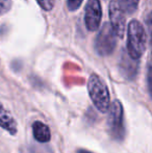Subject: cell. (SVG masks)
I'll list each match as a JSON object with an SVG mask.
<instances>
[{
	"label": "cell",
	"mask_w": 152,
	"mask_h": 153,
	"mask_svg": "<svg viewBox=\"0 0 152 153\" xmlns=\"http://www.w3.org/2000/svg\"><path fill=\"white\" fill-rule=\"evenodd\" d=\"M147 36L142 23L132 20L127 27V53L133 59H140L146 49Z\"/></svg>",
	"instance_id": "6da1fadb"
},
{
	"label": "cell",
	"mask_w": 152,
	"mask_h": 153,
	"mask_svg": "<svg viewBox=\"0 0 152 153\" xmlns=\"http://www.w3.org/2000/svg\"><path fill=\"white\" fill-rule=\"evenodd\" d=\"M87 91L92 102L102 114H105L110 106V96L108 85L97 74H92L87 80Z\"/></svg>",
	"instance_id": "7a4b0ae2"
},
{
	"label": "cell",
	"mask_w": 152,
	"mask_h": 153,
	"mask_svg": "<svg viewBox=\"0 0 152 153\" xmlns=\"http://www.w3.org/2000/svg\"><path fill=\"white\" fill-rule=\"evenodd\" d=\"M108 128L110 137L115 141L122 142L125 137V123H124L123 105L119 100L112 103L110 111L108 117Z\"/></svg>",
	"instance_id": "3957f363"
},
{
	"label": "cell",
	"mask_w": 152,
	"mask_h": 153,
	"mask_svg": "<svg viewBox=\"0 0 152 153\" xmlns=\"http://www.w3.org/2000/svg\"><path fill=\"white\" fill-rule=\"evenodd\" d=\"M117 34L110 23H105L98 32L95 40V49L101 56L110 55L117 46Z\"/></svg>",
	"instance_id": "277c9868"
},
{
	"label": "cell",
	"mask_w": 152,
	"mask_h": 153,
	"mask_svg": "<svg viewBox=\"0 0 152 153\" xmlns=\"http://www.w3.org/2000/svg\"><path fill=\"white\" fill-rule=\"evenodd\" d=\"M110 24L118 38H123L126 29L125 13L121 8L117 0H113L110 4Z\"/></svg>",
	"instance_id": "5b68a950"
},
{
	"label": "cell",
	"mask_w": 152,
	"mask_h": 153,
	"mask_svg": "<svg viewBox=\"0 0 152 153\" xmlns=\"http://www.w3.org/2000/svg\"><path fill=\"white\" fill-rule=\"evenodd\" d=\"M102 18L101 3L99 0H89L85 6V23L90 31H95L99 28Z\"/></svg>",
	"instance_id": "8992f818"
},
{
	"label": "cell",
	"mask_w": 152,
	"mask_h": 153,
	"mask_svg": "<svg viewBox=\"0 0 152 153\" xmlns=\"http://www.w3.org/2000/svg\"><path fill=\"white\" fill-rule=\"evenodd\" d=\"M120 70L125 78L131 80L138 74L139 59H133L128 53L123 52L120 62Z\"/></svg>",
	"instance_id": "52a82bcc"
},
{
	"label": "cell",
	"mask_w": 152,
	"mask_h": 153,
	"mask_svg": "<svg viewBox=\"0 0 152 153\" xmlns=\"http://www.w3.org/2000/svg\"><path fill=\"white\" fill-rule=\"evenodd\" d=\"M0 127L7 130L13 135L16 134L18 131V126L14 117L10 115L7 109L4 108L1 103H0Z\"/></svg>",
	"instance_id": "ba28073f"
},
{
	"label": "cell",
	"mask_w": 152,
	"mask_h": 153,
	"mask_svg": "<svg viewBox=\"0 0 152 153\" xmlns=\"http://www.w3.org/2000/svg\"><path fill=\"white\" fill-rule=\"evenodd\" d=\"M33 137L39 143H47L51 139V132L49 127L40 121H36L33 124Z\"/></svg>",
	"instance_id": "9c48e42d"
},
{
	"label": "cell",
	"mask_w": 152,
	"mask_h": 153,
	"mask_svg": "<svg viewBox=\"0 0 152 153\" xmlns=\"http://www.w3.org/2000/svg\"><path fill=\"white\" fill-rule=\"evenodd\" d=\"M119 4L121 8L126 14H133L138 10L140 0H119Z\"/></svg>",
	"instance_id": "30bf717a"
},
{
	"label": "cell",
	"mask_w": 152,
	"mask_h": 153,
	"mask_svg": "<svg viewBox=\"0 0 152 153\" xmlns=\"http://www.w3.org/2000/svg\"><path fill=\"white\" fill-rule=\"evenodd\" d=\"M29 153H53V151L48 146L31 145L29 148Z\"/></svg>",
	"instance_id": "8fae6325"
},
{
	"label": "cell",
	"mask_w": 152,
	"mask_h": 153,
	"mask_svg": "<svg viewBox=\"0 0 152 153\" xmlns=\"http://www.w3.org/2000/svg\"><path fill=\"white\" fill-rule=\"evenodd\" d=\"M12 6V0H0V16L10 10Z\"/></svg>",
	"instance_id": "7c38bea8"
},
{
	"label": "cell",
	"mask_w": 152,
	"mask_h": 153,
	"mask_svg": "<svg viewBox=\"0 0 152 153\" xmlns=\"http://www.w3.org/2000/svg\"><path fill=\"white\" fill-rule=\"evenodd\" d=\"M39 5L43 8L44 10H51L54 5L53 0H37Z\"/></svg>",
	"instance_id": "4fadbf2b"
},
{
	"label": "cell",
	"mask_w": 152,
	"mask_h": 153,
	"mask_svg": "<svg viewBox=\"0 0 152 153\" xmlns=\"http://www.w3.org/2000/svg\"><path fill=\"white\" fill-rule=\"evenodd\" d=\"M83 0H67V6L69 8V10L74 12V10H78L79 6L81 5Z\"/></svg>",
	"instance_id": "5bb4252c"
},
{
	"label": "cell",
	"mask_w": 152,
	"mask_h": 153,
	"mask_svg": "<svg viewBox=\"0 0 152 153\" xmlns=\"http://www.w3.org/2000/svg\"><path fill=\"white\" fill-rule=\"evenodd\" d=\"M147 85H148V91L152 99V65H149L148 71H147Z\"/></svg>",
	"instance_id": "9a60e30c"
},
{
	"label": "cell",
	"mask_w": 152,
	"mask_h": 153,
	"mask_svg": "<svg viewBox=\"0 0 152 153\" xmlns=\"http://www.w3.org/2000/svg\"><path fill=\"white\" fill-rule=\"evenodd\" d=\"M147 26H148L149 36H150V44L152 47V12L148 15V18H147Z\"/></svg>",
	"instance_id": "2e32d148"
},
{
	"label": "cell",
	"mask_w": 152,
	"mask_h": 153,
	"mask_svg": "<svg viewBox=\"0 0 152 153\" xmlns=\"http://www.w3.org/2000/svg\"><path fill=\"white\" fill-rule=\"evenodd\" d=\"M77 153H92V152L87 151V150H85V149H79L78 151H77Z\"/></svg>",
	"instance_id": "e0dca14e"
}]
</instances>
